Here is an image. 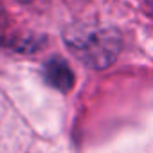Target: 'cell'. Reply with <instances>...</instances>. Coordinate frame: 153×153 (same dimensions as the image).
Instances as JSON below:
<instances>
[{
	"label": "cell",
	"mask_w": 153,
	"mask_h": 153,
	"mask_svg": "<svg viewBox=\"0 0 153 153\" xmlns=\"http://www.w3.org/2000/svg\"><path fill=\"white\" fill-rule=\"evenodd\" d=\"M148 6H149V13L153 16V0H148Z\"/></svg>",
	"instance_id": "3"
},
{
	"label": "cell",
	"mask_w": 153,
	"mask_h": 153,
	"mask_svg": "<svg viewBox=\"0 0 153 153\" xmlns=\"http://www.w3.org/2000/svg\"><path fill=\"white\" fill-rule=\"evenodd\" d=\"M42 76L49 87H52L59 92H68L74 87V74H72L68 63L59 56H52L51 59L45 61V65L42 68Z\"/></svg>",
	"instance_id": "2"
},
{
	"label": "cell",
	"mask_w": 153,
	"mask_h": 153,
	"mask_svg": "<svg viewBox=\"0 0 153 153\" xmlns=\"http://www.w3.org/2000/svg\"><path fill=\"white\" fill-rule=\"evenodd\" d=\"M22 2H29V0H22Z\"/></svg>",
	"instance_id": "4"
},
{
	"label": "cell",
	"mask_w": 153,
	"mask_h": 153,
	"mask_svg": "<svg viewBox=\"0 0 153 153\" xmlns=\"http://www.w3.org/2000/svg\"><path fill=\"white\" fill-rule=\"evenodd\" d=\"M63 42L72 56L94 70L108 68L123 51V36L117 29L88 22L68 25Z\"/></svg>",
	"instance_id": "1"
}]
</instances>
